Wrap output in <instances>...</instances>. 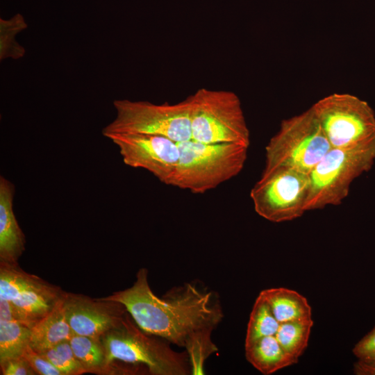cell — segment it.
Segmentation results:
<instances>
[{
  "label": "cell",
  "mask_w": 375,
  "mask_h": 375,
  "mask_svg": "<svg viewBox=\"0 0 375 375\" xmlns=\"http://www.w3.org/2000/svg\"><path fill=\"white\" fill-rule=\"evenodd\" d=\"M103 298L122 303L145 333L183 347L192 333L214 329L224 317L217 294L197 282L185 283L157 297L149 286L146 268L138 271L131 287Z\"/></svg>",
  "instance_id": "1"
},
{
  "label": "cell",
  "mask_w": 375,
  "mask_h": 375,
  "mask_svg": "<svg viewBox=\"0 0 375 375\" xmlns=\"http://www.w3.org/2000/svg\"><path fill=\"white\" fill-rule=\"evenodd\" d=\"M178 163L169 185L204 194L238 176L249 147L237 143L207 144L192 139L178 142Z\"/></svg>",
  "instance_id": "2"
},
{
  "label": "cell",
  "mask_w": 375,
  "mask_h": 375,
  "mask_svg": "<svg viewBox=\"0 0 375 375\" xmlns=\"http://www.w3.org/2000/svg\"><path fill=\"white\" fill-rule=\"evenodd\" d=\"M153 336L143 331L127 311L121 322L101 338L108 364L118 360L143 365L152 375L192 374L187 351H175L167 340Z\"/></svg>",
  "instance_id": "3"
},
{
  "label": "cell",
  "mask_w": 375,
  "mask_h": 375,
  "mask_svg": "<svg viewBox=\"0 0 375 375\" xmlns=\"http://www.w3.org/2000/svg\"><path fill=\"white\" fill-rule=\"evenodd\" d=\"M331 149L310 107L281 121L265 147L262 173L284 168L309 174Z\"/></svg>",
  "instance_id": "4"
},
{
  "label": "cell",
  "mask_w": 375,
  "mask_h": 375,
  "mask_svg": "<svg viewBox=\"0 0 375 375\" xmlns=\"http://www.w3.org/2000/svg\"><path fill=\"white\" fill-rule=\"evenodd\" d=\"M192 139L207 144L250 145L241 101L234 92L201 88L190 96Z\"/></svg>",
  "instance_id": "5"
},
{
  "label": "cell",
  "mask_w": 375,
  "mask_h": 375,
  "mask_svg": "<svg viewBox=\"0 0 375 375\" xmlns=\"http://www.w3.org/2000/svg\"><path fill=\"white\" fill-rule=\"evenodd\" d=\"M375 161V143L344 149L331 148L308 174L305 210L338 206L348 196L352 182L368 172Z\"/></svg>",
  "instance_id": "6"
},
{
  "label": "cell",
  "mask_w": 375,
  "mask_h": 375,
  "mask_svg": "<svg viewBox=\"0 0 375 375\" xmlns=\"http://www.w3.org/2000/svg\"><path fill=\"white\" fill-rule=\"evenodd\" d=\"M115 118L102 130L110 133H144L167 137L176 142L192 139L190 96L176 103L116 99Z\"/></svg>",
  "instance_id": "7"
},
{
  "label": "cell",
  "mask_w": 375,
  "mask_h": 375,
  "mask_svg": "<svg viewBox=\"0 0 375 375\" xmlns=\"http://www.w3.org/2000/svg\"><path fill=\"white\" fill-rule=\"evenodd\" d=\"M331 147L375 143V113L369 103L347 93H333L312 106Z\"/></svg>",
  "instance_id": "8"
},
{
  "label": "cell",
  "mask_w": 375,
  "mask_h": 375,
  "mask_svg": "<svg viewBox=\"0 0 375 375\" xmlns=\"http://www.w3.org/2000/svg\"><path fill=\"white\" fill-rule=\"evenodd\" d=\"M308 190V174L278 168L262 173L250 197L259 216L279 223L297 219L306 212Z\"/></svg>",
  "instance_id": "9"
},
{
  "label": "cell",
  "mask_w": 375,
  "mask_h": 375,
  "mask_svg": "<svg viewBox=\"0 0 375 375\" xmlns=\"http://www.w3.org/2000/svg\"><path fill=\"white\" fill-rule=\"evenodd\" d=\"M65 292L24 271L18 263L0 262V299L10 302L17 321L31 328L54 309Z\"/></svg>",
  "instance_id": "10"
},
{
  "label": "cell",
  "mask_w": 375,
  "mask_h": 375,
  "mask_svg": "<svg viewBox=\"0 0 375 375\" xmlns=\"http://www.w3.org/2000/svg\"><path fill=\"white\" fill-rule=\"evenodd\" d=\"M105 137L118 147L125 165L145 169L169 185L179 160L178 142L144 133H110Z\"/></svg>",
  "instance_id": "11"
},
{
  "label": "cell",
  "mask_w": 375,
  "mask_h": 375,
  "mask_svg": "<svg viewBox=\"0 0 375 375\" xmlns=\"http://www.w3.org/2000/svg\"><path fill=\"white\" fill-rule=\"evenodd\" d=\"M64 309L73 334L97 339L117 326L127 312L120 302L65 292Z\"/></svg>",
  "instance_id": "12"
},
{
  "label": "cell",
  "mask_w": 375,
  "mask_h": 375,
  "mask_svg": "<svg viewBox=\"0 0 375 375\" xmlns=\"http://www.w3.org/2000/svg\"><path fill=\"white\" fill-rule=\"evenodd\" d=\"M15 186L0 176V262L18 263L26 238L13 210Z\"/></svg>",
  "instance_id": "13"
},
{
  "label": "cell",
  "mask_w": 375,
  "mask_h": 375,
  "mask_svg": "<svg viewBox=\"0 0 375 375\" xmlns=\"http://www.w3.org/2000/svg\"><path fill=\"white\" fill-rule=\"evenodd\" d=\"M63 299L31 328L29 346L33 350L44 351L63 341L69 340L74 335L66 317Z\"/></svg>",
  "instance_id": "14"
},
{
  "label": "cell",
  "mask_w": 375,
  "mask_h": 375,
  "mask_svg": "<svg viewBox=\"0 0 375 375\" xmlns=\"http://www.w3.org/2000/svg\"><path fill=\"white\" fill-rule=\"evenodd\" d=\"M245 356L251 365L265 375L298 362L283 350L275 335L261 338L245 346Z\"/></svg>",
  "instance_id": "15"
},
{
  "label": "cell",
  "mask_w": 375,
  "mask_h": 375,
  "mask_svg": "<svg viewBox=\"0 0 375 375\" xmlns=\"http://www.w3.org/2000/svg\"><path fill=\"white\" fill-rule=\"evenodd\" d=\"M274 315L281 323L312 319V309L306 298L285 288L266 289L260 292Z\"/></svg>",
  "instance_id": "16"
},
{
  "label": "cell",
  "mask_w": 375,
  "mask_h": 375,
  "mask_svg": "<svg viewBox=\"0 0 375 375\" xmlns=\"http://www.w3.org/2000/svg\"><path fill=\"white\" fill-rule=\"evenodd\" d=\"M69 343L86 373L110 374L115 372L113 365L108 364L106 349L101 339L74 334Z\"/></svg>",
  "instance_id": "17"
},
{
  "label": "cell",
  "mask_w": 375,
  "mask_h": 375,
  "mask_svg": "<svg viewBox=\"0 0 375 375\" xmlns=\"http://www.w3.org/2000/svg\"><path fill=\"white\" fill-rule=\"evenodd\" d=\"M31 328L17 321L0 320V362L23 356Z\"/></svg>",
  "instance_id": "18"
},
{
  "label": "cell",
  "mask_w": 375,
  "mask_h": 375,
  "mask_svg": "<svg viewBox=\"0 0 375 375\" xmlns=\"http://www.w3.org/2000/svg\"><path fill=\"white\" fill-rule=\"evenodd\" d=\"M312 326V319L281 323L275 337L283 350L299 360L308 346Z\"/></svg>",
  "instance_id": "19"
},
{
  "label": "cell",
  "mask_w": 375,
  "mask_h": 375,
  "mask_svg": "<svg viewBox=\"0 0 375 375\" xmlns=\"http://www.w3.org/2000/svg\"><path fill=\"white\" fill-rule=\"evenodd\" d=\"M280 323L261 294L256 299L247 325L245 346L266 336L275 335Z\"/></svg>",
  "instance_id": "20"
},
{
  "label": "cell",
  "mask_w": 375,
  "mask_h": 375,
  "mask_svg": "<svg viewBox=\"0 0 375 375\" xmlns=\"http://www.w3.org/2000/svg\"><path fill=\"white\" fill-rule=\"evenodd\" d=\"M212 331L210 328L197 331L185 342L184 347L189 356L192 374H204L205 360L217 351V347L211 340Z\"/></svg>",
  "instance_id": "21"
},
{
  "label": "cell",
  "mask_w": 375,
  "mask_h": 375,
  "mask_svg": "<svg viewBox=\"0 0 375 375\" xmlns=\"http://www.w3.org/2000/svg\"><path fill=\"white\" fill-rule=\"evenodd\" d=\"M39 353L60 370L62 375H80L86 373L74 355L69 340L63 341Z\"/></svg>",
  "instance_id": "22"
},
{
  "label": "cell",
  "mask_w": 375,
  "mask_h": 375,
  "mask_svg": "<svg viewBox=\"0 0 375 375\" xmlns=\"http://www.w3.org/2000/svg\"><path fill=\"white\" fill-rule=\"evenodd\" d=\"M27 26L24 19L17 16L8 21H0V58L18 59L25 53V49L15 40V35Z\"/></svg>",
  "instance_id": "23"
},
{
  "label": "cell",
  "mask_w": 375,
  "mask_h": 375,
  "mask_svg": "<svg viewBox=\"0 0 375 375\" xmlns=\"http://www.w3.org/2000/svg\"><path fill=\"white\" fill-rule=\"evenodd\" d=\"M23 356L29 362L37 375H62L45 357L30 346L26 348Z\"/></svg>",
  "instance_id": "24"
},
{
  "label": "cell",
  "mask_w": 375,
  "mask_h": 375,
  "mask_svg": "<svg viewBox=\"0 0 375 375\" xmlns=\"http://www.w3.org/2000/svg\"><path fill=\"white\" fill-rule=\"evenodd\" d=\"M353 353L360 360L375 362V326L356 343L353 349Z\"/></svg>",
  "instance_id": "25"
},
{
  "label": "cell",
  "mask_w": 375,
  "mask_h": 375,
  "mask_svg": "<svg viewBox=\"0 0 375 375\" xmlns=\"http://www.w3.org/2000/svg\"><path fill=\"white\" fill-rule=\"evenodd\" d=\"M1 374L37 375L26 358L22 356L0 362Z\"/></svg>",
  "instance_id": "26"
},
{
  "label": "cell",
  "mask_w": 375,
  "mask_h": 375,
  "mask_svg": "<svg viewBox=\"0 0 375 375\" xmlns=\"http://www.w3.org/2000/svg\"><path fill=\"white\" fill-rule=\"evenodd\" d=\"M0 320L17 321L14 308L8 301L0 299Z\"/></svg>",
  "instance_id": "27"
},
{
  "label": "cell",
  "mask_w": 375,
  "mask_h": 375,
  "mask_svg": "<svg viewBox=\"0 0 375 375\" xmlns=\"http://www.w3.org/2000/svg\"><path fill=\"white\" fill-rule=\"evenodd\" d=\"M356 375H375V362H365L358 360L353 366Z\"/></svg>",
  "instance_id": "28"
}]
</instances>
